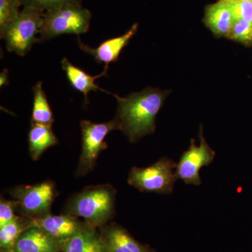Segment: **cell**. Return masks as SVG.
<instances>
[{
	"label": "cell",
	"mask_w": 252,
	"mask_h": 252,
	"mask_svg": "<svg viewBox=\"0 0 252 252\" xmlns=\"http://www.w3.org/2000/svg\"><path fill=\"white\" fill-rule=\"evenodd\" d=\"M200 145H196L195 140L190 141L188 150L182 154L176 167L175 174L177 180L183 181L188 185H201L200 171L202 167L213 162L215 152L209 146L203 136V127L199 131Z\"/></svg>",
	"instance_id": "obj_8"
},
{
	"label": "cell",
	"mask_w": 252,
	"mask_h": 252,
	"mask_svg": "<svg viewBox=\"0 0 252 252\" xmlns=\"http://www.w3.org/2000/svg\"><path fill=\"white\" fill-rule=\"evenodd\" d=\"M25 229H26V220L19 217L0 227L1 252H15L16 243Z\"/></svg>",
	"instance_id": "obj_18"
},
{
	"label": "cell",
	"mask_w": 252,
	"mask_h": 252,
	"mask_svg": "<svg viewBox=\"0 0 252 252\" xmlns=\"http://www.w3.org/2000/svg\"><path fill=\"white\" fill-rule=\"evenodd\" d=\"M227 4H232V3L237 2V1H243V0H221Z\"/></svg>",
	"instance_id": "obj_25"
},
{
	"label": "cell",
	"mask_w": 252,
	"mask_h": 252,
	"mask_svg": "<svg viewBox=\"0 0 252 252\" xmlns=\"http://www.w3.org/2000/svg\"><path fill=\"white\" fill-rule=\"evenodd\" d=\"M115 194L109 185L87 187L72 197L66 206V214L84 219L94 228L103 226L114 215Z\"/></svg>",
	"instance_id": "obj_2"
},
{
	"label": "cell",
	"mask_w": 252,
	"mask_h": 252,
	"mask_svg": "<svg viewBox=\"0 0 252 252\" xmlns=\"http://www.w3.org/2000/svg\"><path fill=\"white\" fill-rule=\"evenodd\" d=\"M92 14L81 5L67 4L45 11L41 26L39 41L62 34H85L89 31Z\"/></svg>",
	"instance_id": "obj_3"
},
{
	"label": "cell",
	"mask_w": 252,
	"mask_h": 252,
	"mask_svg": "<svg viewBox=\"0 0 252 252\" xmlns=\"http://www.w3.org/2000/svg\"><path fill=\"white\" fill-rule=\"evenodd\" d=\"M18 203L16 200L10 201L1 198L0 201V227L16 220L15 210L18 209Z\"/></svg>",
	"instance_id": "obj_23"
},
{
	"label": "cell",
	"mask_w": 252,
	"mask_h": 252,
	"mask_svg": "<svg viewBox=\"0 0 252 252\" xmlns=\"http://www.w3.org/2000/svg\"><path fill=\"white\" fill-rule=\"evenodd\" d=\"M81 154L77 175L79 177L89 173L94 168L96 160L102 151L107 148L105 138L113 130H118L115 119L111 122L96 124L89 120L81 122Z\"/></svg>",
	"instance_id": "obj_6"
},
{
	"label": "cell",
	"mask_w": 252,
	"mask_h": 252,
	"mask_svg": "<svg viewBox=\"0 0 252 252\" xmlns=\"http://www.w3.org/2000/svg\"><path fill=\"white\" fill-rule=\"evenodd\" d=\"M170 92L149 87L126 97L114 94L118 102L114 118L118 130L122 131L132 143L154 133L157 114Z\"/></svg>",
	"instance_id": "obj_1"
},
{
	"label": "cell",
	"mask_w": 252,
	"mask_h": 252,
	"mask_svg": "<svg viewBox=\"0 0 252 252\" xmlns=\"http://www.w3.org/2000/svg\"><path fill=\"white\" fill-rule=\"evenodd\" d=\"M61 64H62L63 70L65 72L66 77L73 89L84 94V97H85L86 104L89 103L88 95L91 91L99 90L109 94L107 91L100 89L95 83L96 79L98 78L102 77V76H107V77L108 69H104L103 72L99 74V75L91 76L81 68L74 65L66 58H64L62 60Z\"/></svg>",
	"instance_id": "obj_14"
},
{
	"label": "cell",
	"mask_w": 252,
	"mask_h": 252,
	"mask_svg": "<svg viewBox=\"0 0 252 252\" xmlns=\"http://www.w3.org/2000/svg\"><path fill=\"white\" fill-rule=\"evenodd\" d=\"M228 37L245 45H252V23L235 20Z\"/></svg>",
	"instance_id": "obj_20"
},
{
	"label": "cell",
	"mask_w": 252,
	"mask_h": 252,
	"mask_svg": "<svg viewBox=\"0 0 252 252\" xmlns=\"http://www.w3.org/2000/svg\"><path fill=\"white\" fill-rule=\"evenodd\" d=\"M28 142L31 157L36 160L48 149L59 143V140L53 132L52 126L32 123Z\"/></svg>",
	"instance_id": "obj_16"
},
{
	"label": "cell",
	"mask_w": 252,
	"mask_h": 252,
	"mask_svg": "<svg viewBox=\"0 0 252 252\" xmlns=\"http://www.w3.org/2000/svg\"><path fill=\"white\" fill-rule=\"evenodd\" d=\"M45 11L34 7L24 6L19 16L1 39L6 40V49L18 56H24L36 42L40 32Z\"/></svg>",
	"instance_id": "obj_4"
},
{
	"label": "cell",
	"mask_w": 252,
	"mask_h": 252,
	"mask_svg": "<svg viewBox=\"0 0 252 252\" xmlns=\"http://www.w3.org/2000/svg\"><path fill=\"white\" fill-rule=\"evenodd\" d=\"M81 1L82 0H21V4L24 6H34L44 11H49L64 4L81 5Z\"/></svg>",
	"instance_id": "obj_21"
},
{
	"label": "cell",
	"mask_w": 252,
	"mask_h": 252,
	"mask_svg": "<svg viewBox=\"0 0 252 252\" xmlns=\"http://www.w3.org/2000/svg\"><path fill=\"white\" fill-rule=\"evenodd\" d=\"M138 30V24L135 23L127 32L122 36L111 38L101 43L97 48H91L85 45L78 36V43L82 51L91 55L99 64L104 63V69H108L110 63L117 62L122 50L128 44L130 39L135 35Z\"/></svg>",
	"instance_id": "obj_10"
},
{
	"label": "cell",
	"mask_w": 252,
	"mask_h": 252,
	"mask_svg": "<svg viewBox=\"0 0 252 252\" xmlns=\"http://www.w3.org/2000/svg\"><path fill=\"white\" fill-rule=\"evenodd\" d=\"M177 164L167 157L162 158L147 167L131 168L127 183L142 192L170 194L173 191L177 178L175 172Z\"/></svg>",
	"instance_id": "obj_5"
},
{
	"label": "cell",
	"mask_w": 252,
	"mask_h": 252,
	"mask_svg": "<svg viewBox=\"0 0 252 252\" xmlns=\"http://www.w3.org/2000/svg\"><path fill=\"white\" fill-rule=\"evenodd\" d=\"M83 224L77 217L65 214L64 215H44L26 220V228L36 227L64 244L81 229Z\"/></svg>",
	"instance_id": "obj_9"
},
{
	"label": "cell",
	"mask_w": 252,
	"mask_h": 252,
	"mask_svg": "<svg viewBox=\"0 0 252 252\" xmlns=\"http://www.w3.org/2000/svg\"><path fill=\"white\" fill-rule=\"evenodd\" d=\"M229 4L234 20L252 23V0H243Z\"/></svg>",
	"instance_id": "obj_22"
},
{
	"label": "cell",
	"mask_w": 252,
	"mask_h": 252,
	"mask_svg": "<svg viewBox=\"0 0 252 252\" xmlns=\"http://www.w3.org/2000/svg\"><path fill=\"white\" fill-rule=\"evenodd\" d=\"M234 21L229 4L221 0L205 10V25L217 36L228 37Z\"/></svg>",
	"instance_id": "obj_15"
},
{
	"label": "cell",
	"mask_w": 252,
	"mask_h": 252,
	"mask_svg": "<svg viewBox=\"0 0 252 252\" xmlns=\"http://www.w3.org/2000/svg\"><path fill=\"white\" fill-rule=\"evenodd\" d=\"M9 72L7 69H5L1 72L0 75V86L2 87L3 86L9 84Z\"/></svg>",
	"instance_id": "obj_24"
},
{
	"label": "cell",
	"mask_w": 252,
	"mask_h": 252,
	"mask_svg": "<svg viewBox=\"0 0 252 252\" xmlns=\"http://www.w3.org/2000/svg\"><path fill=\"white\" fill-rule=\"evenodd\" d=\"M21 0H0V37L17 19L21 11Z\"/></svg>",
	"instance_id": "obj_19"
},
{
	"label": "cell",
	"mask_w": 252,
	"mask_h": 252,
	"mask_svg": "<svg viewBox=\"0 0 252 252\" xmlns=\"http://www.w3.org/2000/svg\"><path fill=\"white\" fill-rule=\"evenodd\" d=\"M86 223L81 229L63 244L64 252H108L102 236Z\"/></svg>",
	"instance_id": "obj_13"
},
{
	"label": "cell",
	"mask_w": 252,
	"mask_h": 252,
	"mask_svg": "<svg viewBox=\"0 0 252 252\" xmlns=\"http://www.w3.org/2000/svg\"><path fill=\"white\" fill-rule=\"evenodd\" d=\"M9 193L18 202L23 216L32 219L51 214L56 190L54 182L45 181L34 185L17 186Z\"/></svg>",
	"instance_id": "obj_7"
},
{
	"label": "cell",
	"mask_w": 252,
	"mask_h": 252,
	"mask_svg": "<svg viewBox=\"0 0 252 252\" xmlns=\"http://www.w3.org/2000/svg\"><path fill=\"white\" fill-rule=\"evenodd\" d=\"M63 244L36 227L23 230L15 248V252H61Z\"/></svg>",
	"instance_id": "obj_11"
},
{
	"label": "cell",
	"mask_w": 252,
	"mask_h": 252,
	"mask_svg": "<svg viewBox=\"0 0 252 252\" xmlns=\"http://www.w3.org/2000/svg\"><path fill=\"white\" fill-rule=\"evenodd\" d=\"M34 93L31 123L52 126L54 123V115L50 107L45 92L43 89L42 82L36 83L32 88Z\"/></svg>",
	"instance_id": "obj_17"
},
{
	"label": "cell",
	"mask_w": 252,
	"mask_h": 252,
	"mask_svg": "<svg viewBox=\"0 0 252 252\" xmlns=\"http://www.w3.org/2000/svg\"><path fill=\"white\" fill-rule=\"evenodd\" d=\"M102 238L108 252H154L119 225L107 227L103 230Z\"/></svg>",
	"instance_id": "obj_12"
}]
</instances>
